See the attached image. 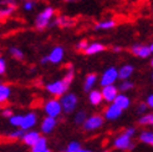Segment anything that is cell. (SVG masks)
Instances as JSON below:
<instances>
[{"instance_id": "obj_1", "label": "cell", "mask_w": 153, "mask_h": 152, "mask_svg": "<svg viewBox=\"0 0 153 152\" xmlns=\"http://www.w3.org/2000/svg\"><path fill=\"white\" fill-rule=\"evenodd\" d=\"M53 13H55V10H53V7L49 6V7H45V9L37 15L36 16V20H35V25H36V29L39 30H42L45 29L49 22L51 20V18L53 16Z\"/></svg>"}, {"instance_id": "obj_2", "label": "cell", "mask_w": 153, "mask_h": 152, "mask_svg": "<svg viewBox=\"0 0 153 152\" xmlns=\"http://www.w3.org/2000/svg\"><path fill=\"white\" fill-rule=\"evenodd\" d=\"M61 109H62L66 113H71L76 106H77V97L74 94H67V95H64L62 98H61Z\"/></svg>"}, {"instance_id": "obj_3", "label": "cell", "mask_w": 153, "mask_h": 152, "mask_svg": "<svg viewBox=\"0 0 153 152\" xmlns=\"http://www.w3.org/2000/svg\"><path fill=\"white\" fill-rule=\"evenodd\" d=\"M68 89V83L65 82L64 80H57V81H53L51 83L46 86V90L49 91L50 94L55 95V96H62Z\"/></svg>"}, {"instance_id": "obj_4", "label": "cell", "mask_w": 153, "mask_h": 152, "mask_svg": "<svg viewBox=\"0 0 153 152\" xmlns=\"http://www.w3.org/2000/svg\"><path fill=\"white\" fill-rule=\"evenodd\" d=\"M82 125H83V128H85L86 131H95L103 125V118L100 115H94V116L86 117L85 122Z\"/></svg>"}, {"instance_id": "obj_5", "label": "cell", "mask_w": 153, "mask_h": 152, "mask_svg": "<svg viewBox=\"0 0 153 152\" xmlns=\"http://www.w3.org/2000/svg\"><path fill=\"white\" fill-rule=\"evenodd\" d=\"M15 9H16V4L14 0H0V19L10 16Z\"/></svg>"}, {"instance_id": "obj_6", "label": "cell", "mask_w": 153, "mask_h": 152, "mask_svg": "<svg viewBox=\"0 0 153 152\" xmlns=\"http://www.w3.org/2000/svg\"><path fill=\"white\" fill-rule=\"evenodd\" d=\"M61 111V104L59 100H49L46 104H45V112H46L48 116H51V117H57L60 116Z\"/></svg>"}, {"instance_id": "obj_7", "label": "cell", "mask_w": 153, "mask_h": 152, "mask_svg": "<svg viewBox=\"0 0 153 152\" xmlns=\"http://www.w3.org/2000/svg\"><path fill=\"white\" fill-rule=\"evenodd\" d=\"M118 70L116 69V67H110V69H107L102 77H101V85L102 86H106V85H111V83H113L114 81H116L118 79Z\"/></svg>"}, {"instance_id": "obj_8", "label": "cell", "mask_w": 153, "mask_h": 152, "mask_svg": "<svg viewBox=\"0 0 153 152\" xmlns=\"http://www.w3.org/2000/svg\"><path fill=\"white\" fill-rule=\"evenodd\" d=\"M113 145L118 150H129V148H133V145L131 142V137L129 136H127L126 133L118 136V137L114 140Z\"/></svg>"}, {"instance_id": "obj_9", "label": "cell", "mask_w": 153, "mask_h": 152, "mask_svg": "<svg viewBox=\"0 0 153 152\" xmlns=\"http://www.w3.org/2000/svg\"><path fill=\"white\" fill-rule=\"evenodd\" d=\"M153 51V45L151 44L149 46H146V45H133L132 46V52L138 56V57H148Z\"/></svg>"}, {"instance_id": "obj_10", "label": "cell", "mask_w": 153, "mask_h": 152, "mask_svg": "<svg viewBox=\"0 0 153 152\" xmlns=\"http://www.w3.org/2000/svg\"><path fill=\"white\" fill-rule=\"evenodd\" d=\"M101 94H102V98L106 101H108V102H112L114 100V97L117 96L118 94V90L116 86H113L112 83L111 85H106L103 86L102 91H101Z\"/></svg>"}, {"instance_id": "obj_11", "label": "cell", "mask_w": 153, "mask_h": 152, "mask_svg": "<svg viewBox=\"0 0 153 152\" xmlns=\"http://www.w3.org/2000/svg\"><path fill=\"white\" fill-rule=\"evenodd\" d=\"M36 121H37V117H36V115L34 112L26 113L25 116H22V121H21L20 127L24 131H27V130H30V128L36 125Z\"/></svg>"}, {"instance_id": "obj_12", "label": "cell", "mask_w": 153, "mask_h": 152, "mask_svg": "<svg viewBox=\"0 0 153 152\" xmlns=\"http://www.w3.org/2000/svg\"><path fill=\"white\" fill-rule=\"evenodd\" d=\"M122 111H123V110L120 109L117 105L112 104V105H110L106 109L105 116H106V118H108V120H117L122 115Z\"/></svg>"}, {"instance_id": "obj_13", "label": "cell", "mask_w": 153, "mask_h": 152, "mask_svg": "<svg viewBox=\"0 0 153 152\" xmlns=\"http://www.w3.org/2000/svg\"><path fill=\"white\" fill-rule=\"evenodd\" d=\"M56 118L55 117H51V116H46L42 120V124H41V131L44 133H50L53 128L56 126Z\"/></svg>"}, {"instance_id": "obj_14", "label": "cell", "mask_w": 153, "mask_h": 152, "mask_svg": "<svg viewBox=\"0 0 153 152\" xmlns=\"http://www.w3.org/2000/svg\"><path fill=\"white\" fill-rule=\"evenodd\" d=\"M22 141H24L25 145L30 146L31 147L34 143L40 139V133L37 131H29V132H24V135H22Z\"/></svg>"}, {"instance_id": "obj_15", "label": "cell", "mask_w": 153, "mask_h": 152, "mask_svg": "<svg viewBox=\"0 0 153 152\" xmlns=\"http://www.w3.org/2000/svg\"><path fill=\"white\" fill-rule=\"evenodd\" d=\"M62 59H64V49L61 46L53 48L49 55V61L52 64H59Z\"/></svg>"}, {"instance_id": "obj_16", "label": "cell", "mask_w": 153, "mask_h": 152, "mask_svg": "<svg viewBox=\"0 0 153 152\" xmlns=\"http://www.w3.org/2000/svg\"><path fill=\"white\" fill-rule=\"evenodd\" d=\"M114 105H117L120 109L122 110H126L129 107V104H131V101H129V98L123 95V94H117V96L114 97V100L112 101Z\"/></svg>"}, {"instance_id": "obj_17", "label": "cell", "mask_w": 153, "mask_h": 152, "mask_svg": "<svg viewBox=\"0 0 153 152\" xmlns=\"http://www.w3.org/2000/svg\"><path fill=\"white\" fill-rule=\"evenodd\" d=\"M105 50V45L101 44V42H92L87 45V48L83 50L85 51L86 55H94V54H97V52H101Z\"/></svg>"}, {"instance_id": "obj_18", "label": "cell", "mask_w": 153, "mask_h": 152, "mask_svg": "<svg viewBox=\"0 0 153 152\" xmlns=\"http://www.w3.org/2000/svg\"><path fill=\"white\" fill-rule=\"evenodd\" d=\"M118 72V77L121 80H127L129 79V76H131L133 74V66L132 65H125V66H122L120 71Z\"/></svg>"}, {"instance_id": "obj_19", "label": "cell", "mask_w": 153, "mask_h": 152, "mask_svg": "<svg viewBox=\"0 0 153 152\" xmlns=\"http://www.w3.org/2000/svg\"><path fill=\"white\" fill-rule=\"evenodd\" d=\"M48 148V141L45 137H40L31 146V152H42Z\"/></svg>"}, {"instance_id": "obj_20", "label": "cell", "mask_w": 153, "mask_h": 152, "mask_svg": "<svg viewBox=\"0 0 153 152\" xmlns=\"http://www.w3.org/2000/svg\"><path fill=\"white\" fill-rule=\"evenodd\" d=\"M88 100L92 104V105H98V104H101L102 102V94H101V91H98V90H92V91H90V95H88Z\"/></svg>"}, {"instance_id": "obj_21", "label": "cell", "mask_w": 153, "mask_h": 152, "mask_svg": "<svg viewBox=\"0 0 153 152\" xmlns=\"http://www.w3.org/2000/svg\"><path fill=\"white\" fill-rule=\"evenodd\" d=\"M53 24H57V25H60L61 28H68V26H72V25H75V20L72 19V18H68V16H59L57 19H56V21L53 22Z\"/></svg>"}, {"instance_id": "obj_22", "label": "cell", "mask_w": 153, "mask_h": 152, "mask_svg": "<svg viewBox=\"0 0 153 152\" xmlns=\"http://www.w3.org/2000/svg\"><path fill=\"white\" fill-rule=\"evenodd\" d=\"M96 81H97L96 74H90L87 77H86V80H85V85H83V89H85L86 91H90L91 89L94 87V85L96 83Z\"/></svg>"}, {"instance_id": "obj_23", "label": "cell", "mask_w": 153, "mask_h": 152, "mask_svg": "<svg viewBox=\"0 0 153 152\" xmlns=\"http://www.w3.org/2000/svg\"><path fill=\"white\" fill-rule=\"evenodd\" d=\"M10 96V87L6 85H0V104L5 102Z\"/></svg>"}, {"instance_id": "obj_24", "label": "cell", "mask_w": 153, "mask_h": 152, "mask_svg": "<svg viewBox=\"0 0 153 152\" xmlns=\"http://www.w3.org/2000/svg\"><path fill=\"white\" fill-rule=\"evenodd\" d=\"M114 25H116V22L113 20H107V21H101L98 24H96L95 29L96 30H108V29H112Z\"/></svg>"}, {"instance_id": "obj_25", "label": "cell", "mask_w": 153, "mask_h": 152, "mask_svg": "<svg viewBox=\"0 0 153 152\" xmlns=\"http://www.w3.org/2000/svg\"><path fill=\"white\" fill-rule=\"evenodd\" d=\"M140 140L143 143H147V145H153V132L152 131H143L140 136Z\"/></svg>"}, {"instance_id": "obj_26", "label": "cell", "mask_w": 153, "mask_h": 152, "mask_svg": "<svg viewBox=\"0 0 153 152\" xmlns=\"http://www.w3.org/2000/svg\"><path fill=\"white\" fill-rule=\"evenodd\" d=\"M140 125H143V126H149V125H153V115L152 113H147V115H143L142 117H140Z\"/></svg>"}, {"instance_id": "obj_27", "label": "cell", "mask_w": 153, "mask_h": 152, "mask_svg": "<svg viewBox=\"0 0 153 152\" xmlns=\"http://www.w3.org/2000/svg\"><path fill=\"white\" fill-rule=\"evenodd\" d=\"M85 120H86V112L85 111H80V112L76 113V116H75V124L76 125H82L85 122Z\"/></svg>"}, {"instance_id": "obj_28", "label": "cell", "mask_w": 153, "mask_h": 152, "mask_svg": "<svg viewBox=\"0 0 153 152\" xmlns=\"http://www.w3.org/2000/svg\"><path fill=\"white\" fill-rule=\"evenodd\" d=\"M81 150V146H80V143L77 141H74L71 143H68V146L66 148V152H77Z\"/></svg>"}, {"instance_id": "obj_29", "label": "cell", "mask_w": 153, "mask_h": 152, "mask_svg": "<svg viewBox=\"0 0 153 152\" xmlns=\"http://www.w3.org/2000/svg\"><path fill=\"white\" fill-rule=\"evenodd\" d=\"M9 120H10V124L13 126H20L21 121H22V116L21 115H11L9 117Z\"/></svg>"}, {"instance_id": "obj_30", "label": "cell", "mask_w": 153, "mask_h": 152, "mask_svg": "<svg viewBox=\"0 0 153 152\" xmlns=\"http://www.w3.org/2000/svg\"><path fill=\"white\" fill-rule=\"evenodd\" d=\"M10 54L15 57V59H18V60H21L22 57H24V54H22V51L18 48H11L10 49Z\"/></svg>"}, {"instance_id": "obj_31", "label": "cell", "mask_w": 153, "mask_h": 152, "mask_svg": "<svg viewBox=\"0 0 153 152\" xmlns=\"http://www.w3.org/2000/svg\"><path fill=\"white\" fill-rule=\"evenodd\" d=\"M133 87V83L132 82H129V81H123V82H122L121 83V86H120V90L121 91H123V92H125V91H128V90H131Z\"/></svg>"}, {"instance_id": "obj_32", "label": "cell", "mask_w": 153, "mask_h": 152, "mask_svg": "<svg viewBox=\"0 0 153 152\" xmlns=\"http://www.w3.org/2000/svg\"><path fill=\"white\" fill-rule=\"evenodd\" d=\"M22 135H24V130H16V131H14V132H11L10 135H9V137L10 139H20V137H22Z\"/></svg>"}, {"instance_id": "obj_33", "label": "cell", "mask_w": 153, "mask_h": 152, "mask_svg": "<svg viewBox=\"0 0 153 152\" xmlns=\"http://www.w3.org/2000/svg\"><path fill=\"white\" fill-rule=\"evenodd\" d=\"M72 79H74V71L72 70H70V71H68L66 75H65V77L62 79L65 82H67V83H70L71 81H72Z\"/></svg>"}, {"instance_id": "obj_34", "label": "cell", "mask_w": 153, "mask_h": 152, "mask_svg": "<svg viewBox=\"0 0 153 152\" xmlns=\"http://www.w3.org/2000/svg\"><path fill=\"white\" fill-rule=\"evenodd\" d=\"M6 70V64H5V60L0 57V75H3Z\"/></svg>"}, {"instance_id": "obj_35", "label": "cell", "mask_w": 153, "mask_h": 152, "mask_svg": "<svg viewBox=\"0 0 153 152\" xmlns=\"http://www.w3.org/2000/svg\"><path fill=\"white\" fill-rule=\"evenodd\" d=\"M87 45H88V42H87L86 40H82V41H80V42L77 44V49H80V50H85V49L87 48Z\"/></svg>"}, {"instance_id": "obj_36", "label": "cell", "mask_w": 153, "mask_h": 152, "mask_svg": "<svg viewBox=\"0 0 153 152\" xmlns=\"http://www.w3.org/2000/svg\"><path fill=\"white\" fill-rule=\"evenodd\" d=\"M24 7H25V10H31L33 7H34L33 0H26V3L24 4Z\"/></svg>"}, {"instance_id": "obj_37", "label": "cell", "mask_w": 153, "mask_h": 152, "mask_svg": "<svg viewBox=\"0 0 153 152\" xmlns=\"http://www.w3.org/2000/svg\"><path fill=\"white\" fill-rule=\"evenodd\" d=\"M146 110H147V105H144V104L140 105L138 107H137V112H140V113H143V112H146Z\"/></svg>"}, {"instance_id": "obj_38", "label": "cell", "mask_w": 153, "mask_h": 152, "mask_svg": "<svg viewBox=\"0 0 153 152\" xmlns=\"http://www.w3.org/2000/svg\"><path fill=\"white\" fill-rule=\"evenodd\" d=\"M134 132H136V130H134V128L133 127H131V128H127V130H126V135L127 136H129V137H132V136L134 135Z\"/></svg>"}, {"instance_id": "obj_39", "label": "cell", "mask_w": 153, "mask_h": 152, "mask_svg": "<svg viewBox=\"0 0 153 152\" xmlns=\"http://www.w3.org/2000/svg\"><path fill=\"white\" fill-rule=\"evenodd\" d=\"M147 106H149V107H153V95H149L147 97Z\"/></svg>"}, {"instance_id": "obj_40", "label": "cell", "mask_w": 153, "mask_h": 152, "mask_svg": "<svg viewBox=\"0 0 153 152\" xmlns=\"http://www.w3.org/2000/svg\"><path fill=\"white\" fill-rule=\"evenodd\" d=\"M3 115H4L5 117H10V116L13 115V111H11V110H9V109H6V110H4V111H3Z\"/></svg>"}, {"instance_id": "obj_41", "label": "cell", "mask_w": 153, "mask_h": 152, "mask_svg": "<svg viewBox=\"0 0 153 152\" xmlns=\"http://www.w3.org/2000/svg\"><path fill=\"white\" fill-rule=\"evenodd\" d=\"M46 63H49V56H45L41 59V64H46Z\"/></svg>"}, {"instance_id": "obj_42", "label": "cell", "mask_w": 153, "mask_h": 152, "mask_svg": "<svg viewBox=\"0 0 153 152\" xmlns=\"http://www.w3.org/2000/svg\"><path fill=\"white\" fill-rule=\"evenodd\" d=\"M113 51L118 52V51H121V48H118V46H114V48H113Z\"/></svg>"}, {"instance_id": "obj_43", "label": "cell", "mask_w": 153, "mask_h": 152, "mask_svg": "<svg viewBox=\"0 0 153 152\" xmlns=\"http://www.w3.org/2000/svg\"><path fill=\"white\" fill-rule=\"evenodd\" d=\"M79 152H92V151H90V150H82V148H81Z\"/></svg>"}, {"instance_id": "obj_44", "label": "cell", "mask_w": 153, "mask_h": 152, "mask_svg": "<svg viewBox=\"0 0 153 152\" xmlns=\"http://www.w3.org/2000/svg\"><path fill=\"white\" fill-rule=\"evenodd\" d=\"M67 3H75V1H79V0H65Z\"/></svg>"}, {"instance_id": "obj_45", "label": "cell", "mask_w": 153, "mask_h": 152, "mask_svg": "<svg viewBox=\"0 0 153 152\" xmlns=\"http://www.w3.org/2000/svg\"><path fill=\"white\" fill-rule=\"evenodd\" d=\"M42 152H50V151H49V150L46 148V150H45V151H42Z\"/></svg>"}, {"instance_id": "obj_46", "label": "cell", "mask_w": 153, "mask_h": 152, "mask_svg": "<svg viewBox=\"0 0 153 152\" xmlns=\"http://www.w3.org/2000/svg\"><path fill=\"white\" fill-rule=\"evenodd\" d=\"M103 152H107V151H103Z\"/></svg>"}, {"instance_id": "obj_47", "label": "cell", "mask_w": 153, "mask_h": 152, "mask_svg": "<svg viewBox=\"0 0 153 152\" xmlns=\"http://www.w3.org/2000/svg\"><path fill=\"white\" fill-rule=\"evenodd\" d=\"M77 152H79V151H77Z\"/></svg>"}]
</instances>
